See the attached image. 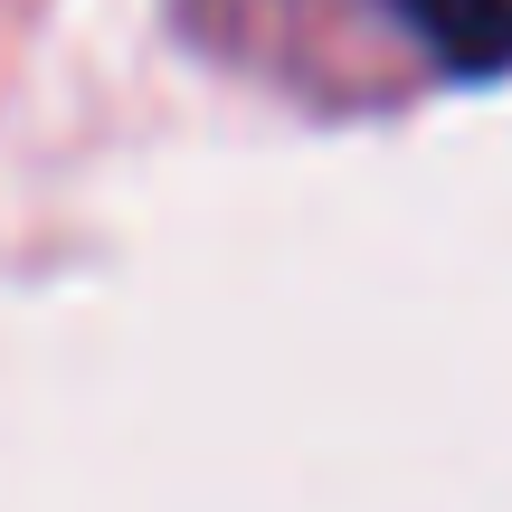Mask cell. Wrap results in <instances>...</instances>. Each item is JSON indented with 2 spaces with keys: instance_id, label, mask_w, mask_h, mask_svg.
<instances>
[{
  "instance_id": "cell-1",
  "label": "cell",
  "mask_w": 512,
  "mask_h": 512,
  "mask_svg": "<svg viewBox=\"0 0 512 512\" xmlns=\"http://www.w3.org/2000/svg\"><path fill=\"white\" fill-rule=\"evenodd\" d=\"M446 76H512V0H389Z\"/></svg>"
}]
</instances>
